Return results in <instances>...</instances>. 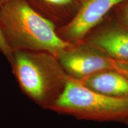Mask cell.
<instances>
[{
	"instance_id": "obj_1",
	"label": "cell",
	"mask_w": 128,
	"mask_h": 128,
	"mask_svg": "<svg viewBox=\"0 0 128 128\" xmlns=\"http://www.w3.org/2000/svg\"><path fill=\"white\" fill-rule=\"evenodd\" d=\"M0 27L8 45L17 50H40L57 56L69 44L56 27L33 10L24 0H10L0 7Z\"/></svg>"
},
{
	"instance_id": "obj_2",
	"label": "cell",
	"mask_w": 128,
	"mask_h": 128,
	"mask_svg": "<svg viewBox=\"0 0 128 128\" xmlns=\"http://www.w3.org/2000/svg\"><path fill=\"white\" fill-rule=\"evenodd\" d=\"M10 65L22 92L41 108L50 110L68 78L56 57L45 51L17 50Z\"/></svg>"
},
{
	"instance_id": "obj_3",
	"label": "cell",
	"mask_w": 128,
	"mask_h": 128,
	"mask_svg": "<svg viewBox=\"0 0 128 128\" xmlns=\"http://www.w3.org/2000/svg\"><path fill=\"white\" fill-rule=\"evenodd\" d=\"M50 110L77 119L128 124V98L97 93L69 76L63 92Z\"/></svg>"
},
{
	"instance_id": "obj_4",
	"label": "cell",
	"mask_w": 128,
	"mask_h": 128,
	"mask_svg": "<svg viewBox=\"0 0 128 128\" xmlns=\"http://www.w3.org/2000/svg\"><path fill=\"white\" fill-rule=\"evenodd\" d=\"M56 58L67 75L78 81L98 72L115 70L114 60L83 40L69 44Z\"/></svg>"
},
{
	"instance_id": "obj_5",
	"label": "cell",
	"mask_w": 128,
	"mask_h": 128,
	"mask_svg": "<svg viewBox=\"0 0 128 128\" xmlns=\"http://www.w3.org/2000/svg\"><path fill=\"white\" fill-rule=\"evenodd\" d=\"M125 0H82L75 17L57 28L60 39L69 44L82 41L118 4Z\"/></svg>"
},
{
	"instance_id": "obj_6",
	"label": "cell",
	"mask_w": 128,
	"mask_h": 128,
	"mask_svg": "<svg viewBox=\"0 0 128 128\" xmlns=\"http://www.w3.org/2000/svg\"><path fill=\"white\" fill-rule=\"evenodd\" d=\"M82 40L100 49L113 60L128 61V26L112 12Z\"/></svg>"
},
{
	"instance_id": "obj_7",
	"label": "cell",
	"mask_w": 128,
	"mask_h": 128,
	"mask_svg": "<svg viewBox=\"0 0 128 128\" xmlns=\"http://www.w3.org/2000/svg\"><path fill=\"white\" fill-rule=\"evenodd\" d=\"M78 81L97 93L109 97L128 98V78L116 70L98 72Z\"/></svg>"
},
{
	"instance_id": "obj_8",
	"label": "cell",
	"mask_w": 128,
	"mask_h": 128,
	"mask_svg": "<svg viewBox=\"0 0 128 128\" xmlns=\"http://www.w3.org/2000/svg\"><path fill=\"white\" fill-rule=\"evenodd\" d=\"M28 6L59 28L72 19L82 0H24Z\"/></svg>"
},
{
	"instance_id": "obj_9",
	"label": "cell",
	"mask_w": 128,
	"mask_h": 128,
	"mask_svg": "<svg viewBox=\"0 0 128 128\" xmlns=\"http://www.w3.org/2000/svg\"><path fill=\"white\" fill-rule=\"evenodd\" d=\"M112 12L116 18L128 26V0L118 4L113 8Z\"/></svg>"
},
{
	"instance_id": "obj_10",
	"label": "cell",
	"mask_w": 128,
	"mask_h": 128,
	"mask_svg": "<svg viewBox=\"0 0 128 128\" xmlns=\"http://www.w3.org/2000/svg\"><path fill=\"white\" fill-rule=\"evenodd\" d=\"M0 52L6 57L10 64L12 63L13 59L14 52L8 45L1 30V27H0Z\"/></svg>"
},
{
	"instance_id": "obj_11",
	"label": "cell",
	"mask_w": 128,
	"mask_h": 128,
	"mask_svg": "<svg viewBox=\"0 0 128 128\" xmlns=\"http://www.w3.org/2000/svg\"><path fill=\"white\" fill-rule=\"evenodd\" d=\"M114 68L116 71L120 72L128 78V61L114 60Z\"/></svg>"
},
{
	"instance_id": "obj_12",
	"label": "cell",
	"mask_w": 128,
	"mask_h": 128,
	"mask_svg": "<svg viewBox=\"0 0 128 128\" xmlns=\"http://www.w3.org/2000/svg\"><path fill=\"white\" fill-rule=\"evenodd\" d=\"M9 1L10 0H0V7L3 6L4 4H6V2H7Z\"/></svg>"
}]
</instances>
